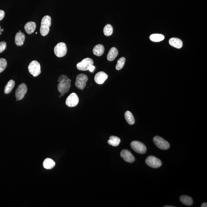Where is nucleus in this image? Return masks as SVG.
<instances>
[{
  "label": "nucleus",
  "mask_w": 207,
  "mask_h": 207,
  "mask_svg": "<svg viewBox=\"0 0 207 207\" xmlns=\"http://www.w3.org/2000/svg\"><path fill=\"white\" fill-rule=\"evenodd\" d=\"M59 83L58 84V89L61 93L59 97L64 96L70 90L71 85V80L68 78L66 75H62L59 77L58 80Z\"/></svg>",
  "instance_id": "nucleus-1"
},
{
  "label": "nucleus",
  "mask_w": 207,
  "mask_h": 207,
  "mask_svg": "<svg viewBox=\"0 0 207 207\" xmlns=\"http://www.w3.org/2000/svg\"><path fill=\"white\" fill-rule=\"evenodd\" d=\"M7 47V44L5 41H3L0 42V53H2L5 50Z\"/></svg>",
  "instance_id": "nucleus-28"
},
{
  "label": "nucleus",
  "mask_w": 207,
  "mask_h": 207,
  "mask_svg": "<svg viewBox=\"0 0 207 207\" xmlns=\"http://www.w3.org/2000/svg\"><path fill=\"white\" fill-rule=\"evenodd\" d=\"M170 44L176 49H179L182 48L183 42L181 40L176 38H172L169 41Z\"/></svg>",
  "instance_id": "nucleus-16"
},
{
  "label": "nucleus",
  "mask_w": 207,
  "mask_h": 207,
  "mask_svg": "<svg viewBox=\"0 0 207 207\" xmlns=\"http://www.w3.org/2000/svg\"><path fill=\"white\" fill-rule=\"evenodd\" d=\"M55 163L52 159L47 158L44 160L43 166L46 169H51L55 166Z\"/></svg>",
  "instance_id": "nucleus-19"
},
{
  "label": "nucleus",
  "mask_w": 207,
  "mask_h": 207,
  "mask_svg": "<svg viewBox=\"0 0 207 207\" xmlns=\"http://www.w3.org/2000/svg\"><path fill=\"white\" fill-rule=\"evenodd\" d=\"M52 24L51 17L49 15L45 16L41 20L40 32L43 36H46L49 33L50 27Z\"/></svg>",
  "instance_id": "nucleus-2"
},
{
  "label": "nucleus",
  "mask_w": 207,
  "mask_h": 207,
  "mask_svg": "<svg viewBox=\"0 0 207 207\" xmlns=\"http://www.w3.org/2000/svg\"><path fill=\"white\" fill-rule=\"evenodd\" d=\"M125 62H126V58L124 57H121L119 59L116 67H115L116 70H121L124 66Z\"/></svg>",
  "instance_id": "nucleus-26"
},
{
  "label": "nucleus",
  "mask_w": 207,
  "mask_h": 207,
  "mask_svg": "<svg viewBox=\"0 0 207 207\" xmlns=\"http://www.w3.org/2000/svg\"><path fill=\"white\" fill-rule=\"evenodd\" d=\"M104 47L101 44H98L94 46L93 49V53L94 55L100 57L104 54Z\"/></svg>",
  "instance_id": "nucleus-18"
},
{
  "label": "nucleus",
  "mask_w": 207,
  "mask_h": 207,
  "mask_svg": "<svg viewBox=\"0 0 207 207\" xmlns=\"http://www.w3.org/2000/svg\"><path fill=\"white\" fill-rule=\"evenodd\" d=\"M164 207H175V206H164Z\"/></svg>",
  "instance_id": "nucleus-33"
},
{
  "label": "nucleus",
  "mask_w": 207,
  "mask_h": 207,
  "mask_svg": "<svg viewBox=\"0 0 207 207\" xmlns=\"http://www.w3.org/2000/svg\"><path fill=\"white\" fill-rule=\"evenodd\" d=\"M164 35L160 34H153L150 35V39L154 42H160L164 39Z\"/></svg>",
  "instance_id": "nucleus-24"
},
{
  "label": "nucleus",
  "mask_w": 207,
  "mask_h": 207,
  "mask_svg": "<svg viewBox=\"0 0 207 207\" xmlns=\"http://www.w3.org/2000/svg\"><path fill=\"white\" fill-rule=\"evenodd\" d=\"M201 207H207V203H204L202 204L201 206Z\"/></svg>",
  "instance_id": "nucleus-31"
},
{
  "label": "nucleus",
  "mask_w": 207,
  "mask_h": 207,
  "mask_svg": "<svg viewBox=\"0 0 207 207\" xmlns=\"http://www.w3.org/2000/svg\"><path fill=\"white\" fill-rule=\"evenodd\" d=\"M93 64L94 62L92 59L87 58L83 59L81 62L78 63L76 67L78 70L86 71L88 70L89 67Z\"/></svg>",
  "instance_id": "nucleus-7"
},
{
  "label": "nucleus",
  "mask_w": 207,
  "mask_h": 207,
  "mask_svg": "<svg viewBox=\"0 0 207 207\" xmlns=\"http://www.w3.org/2000/svg\"><path fill=\"white\" fill-rule=\"evenodd\" d=\"M103 32L104 35L106 36H110L113 33V28L112 25L110 24H107L104 28Z\"/></svg>",
  "instance_id": "nucleus-25"
},
{
  "label": "nucleus",
  "mask_w": 207,
  "mask_h": 207,
  "mask_svg": "<svg viewBox=\"0 0 207 207\" xmlns=\"http://www.w3.org/2000/svg\"><path fill=\"white\" fill-rule=\"evenodd\" d=\"M121 142L120 138L114 136H111L108 140V143L113 147H117L119 145Z\"/></svg>",
  "instance_id": "nucleus-21"
},
{
  "label": "nucleus",
  "mask_w": 207,
  "mask_h": 207,
  "mask_svg": "<svg viewBox=\"0 0 207 207\" xmlns=\"http://www.w3.org/2000/svg\"><path fill=\"white\" fill-rule=\"evenodd\" d=\"M7 65V61L4 58H0V73L5 70Z\"/></svg>",
  "instance_id": "nucleus-27"
},
{
  "label": "nucleus",
  "mask_w": 207,
  "mask_h": 207,
  "mask_svg": "<svg viewBox=\"0 0 207 207\" xmlns=\"http://www.w3.org/2000/svg\"><path fill=\"white\" fill-rule=\"evenodd\" d=\"M131 147L133 150L140 154H145L147 152V147L142 143L138 141H134L131 143Z\"/></svg>",
  "instance_id": "nucleus-5"
},
{
  "label": "nucleus",
  "mask_w": 207,
  "mask_h": 207,
  "mask_svg": "<svg viewBox=\"0 0 207 207\" xmlns=\"http://www.w3.org/2000/svg\"><path fill=\"white\" fill-rule=\"evenodd\" d=\"M88 80V76L84 74L79 75L76 78L75 86L78 89L83 90L86 86V83Z\"/></svg>",
  "instance_id": "nucleus-8"
},
{
  "label": "nucleus",
  "mask_w": 207,
  "mask_h": 207,
  "mask_svg": "<svg viewBox=\"0 0 207 207\" xmlns=\"http://www.w3.org/2000/svg\"><path fill=\"white\" fill-rule=\"evenodd\" d=\"M54 54L57 57H63L66 54L67 52L66 45L63 42L59 43L54 47Z\"/></svg>",
  "instance_id": "nucleus-4"
},
{
  "label": "nucleus",
  "mask_w": 207,
  "mask_h": 207,
  "mask_svg": "<svg viewBox=\"0 0 207 207\" xmlns=\"http://www.w3.org/2000/svg\"><path fill=\"white\" fill-rule=\"evenodd\" d=\"M5 12L2 10H0V21L2 20L5 16Z\"/></svg>",
  "instance_id": "nucleus-29"
},
{
  "label": "nucleus",
  "mask_w": 207,
  "mask_h": 207,
  "mask_svg": "<svg viewBox=\"0 0 207 207\" xmlns=\"http://www.w3.org/2000/svg\"><path fill=\"white\" fill-rule=\"evenodd\" d=\"M25 35L22 32H19L16 33L15 37V41L17 46L23 45L25 40Z\"/></svg>",
  "instance_id": "nucleus-14"
},
{
  "label": "nucleus",
  "mask_w": 207,
  "mask_h": 207,
  "mask_svg": "<svg viewBox=\"0 0 207 207\" xmlns=\"http://www.w3.org/2000/svg\"><path fill=\"white\" fill-rule=\"evenodd\" d=\"M118 54V49L115 47H112L109 51L108 54L107 55V59L108 61H111L114 60Z\"/></svg>",
  "instance_id": "nucleus-17"
},
{
  "label": "nucleus",
  "mask_w": 207,
  "mask_h": 207,
  "mask_svg": "<svg viewBox=\"0 0 207 207\" xmlns=\"http://www.w3.org/2000/svg\"><path fill=\"white\" fill-rule=\"evenodd\" d=\"M108 75L103 71L97 73L94 77V81L96 83L99 84H103L108 78Z\"/></svg>",
  "instance_id": "nucleus-13"
},
{
  "label": "nucleus",
  "mask_w": 207,
  "mask_h": 207,
  "mask_svg": "<svg viewBox=\"0 0 207 207\" xmlns=\"http://www.w3.org/2000/svg\"><path fill=\"white\" fill-rule=\"evenodd\" d=\"M15 81L13 80H10L6 84L4 88V93L6 94H9L11 93L15 86Z\"/></svg>",
  "instance_id": "nucleus-22"
},
{
  "label": "nucleus",
  "mask_w": 207,
  "mask_h": 207,
  "mask_svg": "<svg viewBox=\"0 0 207 207\" xmlns=\"http://www.w3.org/2000/svg\"><path fill=\"white\" fill-rule=\"evenodd\" d=\"M79 99L75 93H72L67 98L66 101V104L69 107H74L78 105Z\"/></svg>",
  "instance_id": "nucleus-11"
},
{
  "label": "nucleus",
  "mask_w": 207,
  "mask_h": 207,
  "mask_svg": "<svg viewBox=\"0 0 207 207\" xmlns=\"http://www.w3.org/2000/svg\"><path fill=\"white\" fill-rule=\"evenodd\" d=\"M29 72L34 77H37L41 73V67L37 61H33L28 66Z\"/></svg>",
  "instance_id": "nucleus-3"
},
{
  "label": "nucleus",
  "mask_w": 207,
  "mask_h": 207,
  "mask_svg": "<svg viewBox=\"0 0 207 207\" xmlns=\"http://www.w3.org/2000/svg\"><path fill=\"white\" fill-rule=\"evenodd\" d=\"M121 156L122 158H123V159L127 162L132 163L134 162L135 161V158L134 155L129 150H122L121 153Z\"/></svg>",
  "instance_id": "nucleus-12"
},
{
  "label": "nucleus",
  "mask_w": 207,
  "mask_h": 207,
  "mask_svg": "<svg viewBox=\"0 0 207 207\" xmlns=\"http://www.w3.org/2000/svg\"><path fill=\"white\" fill-rule=\"evenodd\" d=\"M36 34H37V32H36Z\"/></svg>",
  "instance_id": "nucleus-36"
},
{
  "label": "nucleus",
  "mask_w": 207,
  "mask_h": 207,
  "mask_svg": "<svg viewBox=\"0 0 207 207\" xmlns=\"http://www.w3.org/2000/svg\"><path fill=\"white\" fill-rule=\"evenodd\" d=\"M4 29H3V28H2V29H1V32H2L4 31Z\"/></svg>",
  "instance_id": "nucleus-34"
},
{
  "label": "nucleus",
  "mask_w": 207,
  "mask_h": 207,
  "mask_svg": "<svg viewBox=\"0 0 207 207\" xmlns=\"http://www.w3.org/2000/svg\"><path fill=\"white\" fill-rule=\"evenodd\" d=\"M2 34V32H1V27L0 26V35H1Z\"/></svg>",
  "instance_id": "nucleus-32"
},
{
  "label": "nucleus",
  "mask_w": 207,
  "mask_h": 207,
  "mask_svg": "<svg viewBox=\"0 0 207 207\" xmlns=\"http://www.w3.org/2000/svg\"><path fill=\"white\" fill-rule=\"evenodd\" d=\"M95 67L93 65L91 66L90 67H89V69L88 70L89 71H90L91 72H93L94 71V69H95Z\"/></svg>",
  "instance_id": "nucleus-30"
},
{
  "label": "nucleus",
  "mask_w": 207,
  "mask_h": 207,
  "mask_svg": "<svg viewBox=\"0 0 207 207\" xmlns=\"http://www.w3.org/2000/svg\"><path fill=\"white\" fill-rule=\"evenodd\" d=\"M153 140L155 145L159 148L164 150L169 149L170 145L169 143L162 138L158 136H155L153 138Z\"/></svg>",
  "instance_id": "nucleus-6"
},
{
  "label": "nucleus",
  "mask_w": 207,
  "mask_h": 207,
  "mask_svg": "<svg viewBox=\"0 0 207 207\" xmlns=\"http://www.w3.org/2000/svg\"><path fill=\"white\" fill-rule=\"evenodd\" d=\"M19 32H21V30H19Z\"/></svg>",
  "instance_id": "nucleus-35"
},
{
  "label": "nucleus",
  "mask_w": 207,
  "mask_h": 207,
  "mask_svg": "<svg viewBox=\"0 0 207 207\" xmlns=\"http://www.w3.org/2000/svg\"><path fill=\"white\" fill-rule=\"evenodd\" d=\"M36 28V23L33 22H27L24 27L25 32L28 34H31L34 32Z\"/></svg>",
  "instance_id": "nucleus-15"
},
{
  "label": "nucleus",
  "mask_w": 207,
  "mask_h": 207,
  "mask_svg": "<svg viewBox=\"0 0 207 207\" xmlns=\"http://www.w3.org/2000/svg\"><path fill=\"white\" fill-rule=\"evenodd\" d=\"M145 163L149 166L153 168H158L161 166V160L153 156H149L145 160Z\"/></svg>",
  "instance_id": "nucleus-9"
},
{
  "label": "nucleus",
  "mask_w": 207,
  "mask_h": 207,
  "mask_svg": "<svg viewBox=\"0 0 207 207\" xmlns=\"http://www.w3.org/2000/svg\"><path fill=\"white\" fill-rule=\"evenodd\" d=\"M180 201L184 205L190 206L193 204V200L191 197L186 195H183L180 197Z\"/></svg>",
  "instance_id": "nucleus-20"
},
{
  "label": "nucleus",
  "mask_w": 207,
  "mask_h": 207,
  "mask_svg": "<svg viewBox=\"0 0 207 207\" xmlns=\"http://www.w3.org/2000/svg\"><path fill=\"white\" fill-rule=\"evenodd\" d=\"M125 118L127 122L130 125L134 124L135 122V120L132 114L129 111H127L125 112Z\"/></svg>",
  "instance_id": "nucleus-23"
},
{
  "label": "nucleus",
  "mask_w": 207,
  "mask_h": 207,
  "mask_svg": "<svg viewBox=\"0 0 207 207\" xmlns=\"http://www.w3.org/2000/svg\"><path fill=\"white\" fill-rule=\"evenodd\" d=\"M27 91V87L25 83L19 85L15 91L16 101L21 100L24 97Z\"/></svg>",
  "instance_id": "nucleus-10"
}]
</instances>
